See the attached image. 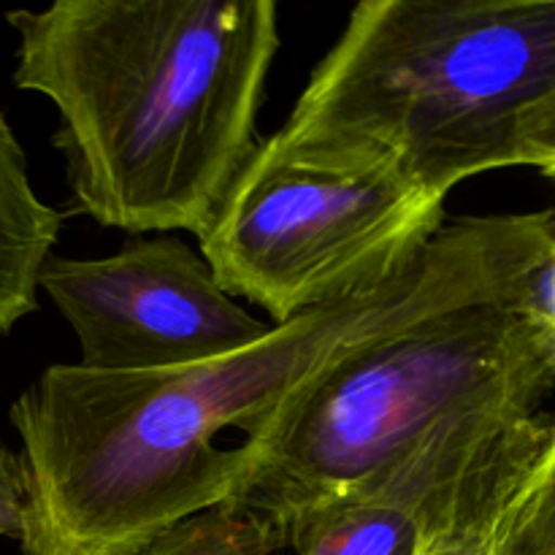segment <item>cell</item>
<instances>
[{"label":"cell","mask_w":555,"mask_h":555,"mask_svg":"<svg viewBox=\"0 0 555 555\" xmlns=\"http://www.w3.org/2000/svg\"><path fill=\"white\" fill-rule=\"evenodd\" d=\"M551 242L555 209L461 217L390 276L236 352L163 372L49 366L9 412L27 486L22 555H141L236 493L242 448H215L217 434H263L304 383L379 331L518 291Z\"/></svg>","instance_id":"obj_1"},{"label":"cell","mask_w":555,"mask_h":555,"mask_svg":"<svg viewBox=\"0 0 555 555\" xmlns=\"http://www.w3.org/2000/svg\"><path fill=\"white\" fill-rule=\"evenodd\" d=\"M14 85L57 108L79 211L128 233L204 236L260 144L271 0H57L9 11Z\"/></svg>","instance_id":"obj_2"},{"label":"cell","mask_w":555,"mask_h":555,"mask_svg":"<svg viewBox=\"0 0 555 555\" xmlns=\"http://www.w3.org/2000/svg\"><path fill=\"white\" fill-rule=\"evenodd\" d=\"M555 106V0H363L274 144L434 201L526 166Z\"/></svg>","instance_id":"obj_3"},{"label":"cell","mask_w":555,"mask_h":555,"mask_svg":"<svg viewBox=\"0 0 555 555\" xmlns=\"http://www.w3.org/2000/svg\"><path fill=\"white\" fill-rule=\"evenodd\" d=\"M515 296L444 304L334 358L263 434L238 444L244 475L228 502L282 531L444 423L545 415L555 369Z\"/></svg>","instance_id":"obj_4"},{"label":"cell","mask_w":555,"mask_h":555,"mask_svg":"<svg viewBox=\"0 0 555 555\" xmlns=\"http://www.w3.org/2000/svg\"><path fill=\"white\" fill-rule=\"evenodd\" d=\"M442 225V201L390 171L307 166L266 139L201 236V258L228 296L285 325L399 271Z\"/></svg>","instance_id":"obj_5"},{"label":"cell","mask_w":555,"mask_h":555,"mask_svg":"<svg viewBox=\"0 0 555 555\" xmlns=\"http://www.w3.org/2000/svg\"><path fill=\"white\" fill-rule=\"evenodd\" d=\"M38 287L79 339V366L163 372L220 358L274 325L238 307L179 238H139L106 258H49Z\"/></svg>","instance_id":"obj_6"},{"label":"cell","mask_w":555,"mask_h":555,"mask_svg":"<svg viewBox=\"0 0 555 555\" xmlns=\"http://www.w3.org/2000/svg\"><path fill=\"white\" fill-rule=\"evenodd\" d=\"M60 231L63 215L33 190L25 152L0 112V336L38 309V276Z\"/></svg>","instance_id":"obj_7"},{"label":"cell","mask_w":555,"mask_h":555,"mask_svg":"<svg viewBox=\"0 0 555 555\" xmlns=\"http://www.w3.org/2000/svg\"><path fill=\"white\" fill-rule=\"evenodd\" d=\"M293 555H421L417 520L385 499L339 493L293 515L282 526Z\"/></svg>","instance_id":"obj_8"},{"label":"cell","mask_w":555,"mask_h":555,"mask_svg":"<svg viewBox=\"0 0 555 555\" xmlns=\"http://www.w3.org/2000/svg\"><path fill=\"white\" fill-rule=\"evenodd\" d=\"M285 537L260 515L220 502L163 531L141 555H276Z\"/></svg>","instance_id":"obj_9"},{"label":"cell","mask_w":555,"mask_h":555,"mask_svg":"<svg viewBox=\"0 0 555 555\" xmlns=\"http://www.w3.org/2000/svg\"><path fill=\"white\" fill-rule=\"evenodd\" d=\"M499 555H555V417L545 448L496 531Z\"/></svg>","instance_id":"obj_10"},{"label":"cell","mask_w":555,"mask_h":555,"mask_svg":"<svg viewBox=\"0 0 555 555\" xmlns=\"http://www.w3.org/2000/svg\"><path fill=\"white\" fill-rule=\"evenodd\" d=\"M515 307L520 309L534 334L540 336L547 352V361L555 369V242L545 247V253L531 263L520 280Z\"/></svg>","instance_id":"obj_11"},{"label":"cell","mask_w":555,"mask_h":555,"mask_svg":"<svg viewBox=\"0 0 555 555\" xmlns=\"http://www.w3.org/2000/svg\"><path fill=\"white\" fill-rule=\"evenodd\" d=\"M25 466L20 453L0 442V537L20 542L25 531Z\"/></svg>","instance_id":"obj_12"},{"label":"cell","mask_w":555,"mask_h":555,"mask_svg":"<svg viewBox=\"0 0 555 555\" xmlns=\"http://www.w3.org/2000/svg\"><path fill=\"white\" fill-rule=\"evenodd\" d=\"M526 166L537 168V171L555 188V106L547 112L540 130H537L534 139H531Z\"/></svg>","instance_id":"obj_13"},{"label":"cell","mask_w":555,"mask_h":555,"mask_svg":"<svg viewBox=\"0 0 555 555\" xmlns=\"http://www.w3.org/2000/svg\"><path fill=\"white\" fill-rule=\"evenodd\" d=\"M421 555H499L496 540H472V542H437L423 547Z\"/></svg>","instance_id":"obj_14"}]
</instances>
